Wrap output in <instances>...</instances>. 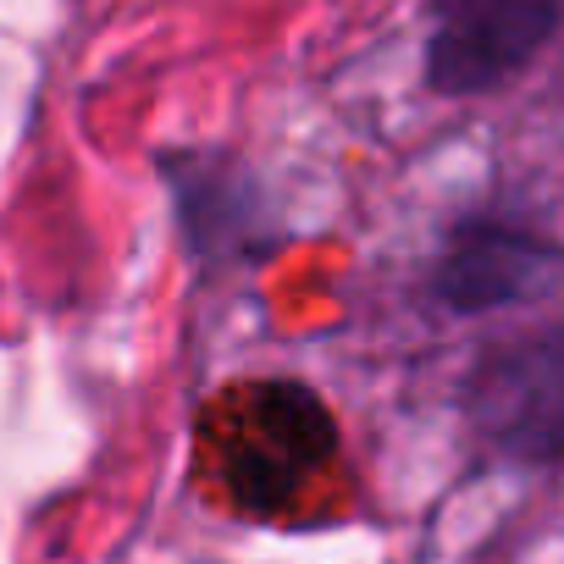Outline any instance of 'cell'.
<instances>
[{"label": "cell", "mask_w": 564, "mask_h": 564, "mask_svg": "<svg viewBox=\"0 0 564 564\" xmlns=\"http://www.w3.org/2000/svg\"><path fill=\"white\" fill-rule=\"evenodd\" d=\"M564 289V249L525 227L470 221L448 238L437 265V294L454 311H503L531 305Z\"/></svg>", "instance_id": "3957f363"}, {"label": "cell", "mask_w": 564, "mask_h": 564, "mask_svg": "<svg viewBox=\"0 0 564 564\" xmlns=\"http://www.w3.org/2000/svg\"><path fill=\"white\" fill-rule=\"evenodd\" d=\"M553 0H437L426 78L443 95H481L514 78L553 34Z\"/></svg>", "instance_id": "7a4b0ae2"}, {"label": "cell", "mask_w": 564, "mask_h": 564, "mask_svg": "<svg viewBox=\"0 0 564 564\" xmlns=\"http://www.w3.org/2000/svg\"><path fill=\"white\" fill-rule=\"evenodd\" d=\"M470 421L514 459L564 454V327L525 333L481 355L465 388Z\"/></svg>", "instance_id": "6da1fadb"}]
</instances>
